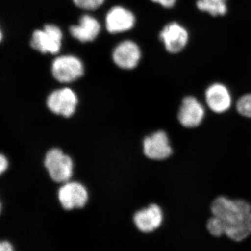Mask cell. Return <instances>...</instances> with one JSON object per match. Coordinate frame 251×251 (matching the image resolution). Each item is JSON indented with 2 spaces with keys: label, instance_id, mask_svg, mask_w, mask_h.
<instances>
[{
  "label": "cell",
  "instance_id": "6da1fadb",
  "mask_svg": "<svg viewBox=\"0 0 251 251\" xmlns=\"http://www.w3.org/2000/svg\"><path fill=\"white\" fill-rule=\"evenodd\" d=\"M211 212L206 227L211 235H226L236 242L251 235V203L249 201L219 196L211 203Z\"/></svg>",
  "mask_w": 251,
  "mask_h": 251
},
{
  "label": "cell",
  "instance_id": "7a4b0ae2",
  "mask_svg": "<svg viewBox=\"0 0 251 251\" xmlns=\"http://www.w3.org/2000/svg\"><path fill=\"white\" fill-rule=\"evenodd\" d=\"M44 166L54 182L64 184L70 181L74 175V161L72 157L61 149L52 148L46 153Z\"/></svg>",
  "mask_w": 251,
  "mask_h": 251
},
{
  "label": "cell",
  "instance_id": "3957f363",
  "mask_svg": "<svg viewBox=\"0 0 251 251\" xmlns=\"http://www.w3.org/2000/svg\"><path fill=\"white\" fill-rule=\"evenodd\" d=\"M143 149L147 158L158 162L166 161L174 153L169 135L163 129L157 130L145 137Z\"/></svg>",
  "mask_w": 251,
  "mask_h": 251
},
{
  "label": "cell",
  "instance_id": "277c9868",
  "mask_svg": "<svg viewBox=\"0 0 251 251\" xmlns=\"http://www.w3.org/2000/svg\"><path fill=\"white\" fill-rule=\"evenodd\" d=\"M78 97L69 87L52 91L46 99V107L54 115L68 118L74 115L78 105Z\"/></svg>",
  "mask_w": 251,
  "mask_h": 251
},
{
  "label": "cell",
  "instance_id": "5b68a950",
  "mask_svg": "<svg viewBox=\"0 0 251 251\" xmlns=\"http://www.w3.org/2000/svg\"><path fill=\"white\" fill-rule=\"evenodd\" d=\"M85 73L82 61L74 55H62L57 57L52 64L54 78L61 83H71L78 80Z\"/></svg>",
  "mask_w": 251,
  "mask_h": 251
},
{
  "label": "cell",
  "instance_id": "8992f818",
  "mask_svg": "<svg viewBox=\"0 0 251 251\" xmlns=\"http://www.w3.org/2000/svg\"><path fill=\"white\" fill-rule=\"evenodd\" d=\"M63 34L60 28L54 25H46L44 29L33 33L31 46L41 53L57 54L62 47Z\"/></svg>",
  "mask_w": 251,
  "mask_h": 251
},
{
  "label": "cell",
  "instance_id": "52a82bcc",
  "mask_svg": "<svg viewBox=\"0 0 251 251\" xmlns=\"http://www.w3.org/2000/svg\"><path fill=\"white\" fill-rule=\"evenodd\" d=\"M207 107L193 95H187L181 100L177 119L180 125L186 128H197L205 117Z\"/></svg>",
  "mask_w": 251,
  "mask_h": 251
},
{
  "label": "cell",
  "instance_id": "ba28073f",
  "mask_svg": "<svg viewBox=\"0 0 251 251\" xmlns=\"http://www.w3.org/2000/svg\"><path fill=\"white\" fill-rule=\"evenodd\" d=\"M57 198L63 209L67 211L82 209L89 201V193L78 181H67L59 188Z\"/></svg>",
  "mask_w": 251,
  "mask_h": 251
},
{
  "label": "cell",
  "instance_id": "9c48e42d",
  "mask_svg": "<svg viewBox=\"0 0 251 251\" xmlns=\"http://www.w3.org/2000/svg\"><path fill=\"white\" fill-rule=\"evenodd\" d=\"M204 99L206 106L216 114L228 111L234 104L229 87L221 82H212L206 87Z\"/></svg>",
  "mask_w": 251,
  "mask_h": 251
},
{
  "label": "cell",
  "instance_id": "30bf717a",
  "mask_svg": "<svg viewBox=\"0 0 251 251\" xmlns=\"http://www.w3.org/2000/svg\"><path fill=\"white\" fill-rule=\"evenodd\" d=\"M160 39L168 52L176 54L187 46L189 34L187 29L179 23L172 22L167 24L162 29Z\"/></svg>",
  "mask_w": 251,
  "mask_h": 251
},
{
  "label": "cell",
  "instance_id": "8fae6325",
  "mask_svg": "<svg viewBox=\"0 0 251 251\" xmlns=\"http://www.w3.org/2000/svg\"><path fill=\"white\" fill-rule=\"evenodd\" d=\"M163 219L164 216L161 206L153 203L137 211L133 216V222L140 232L150 233L161 227Z\"/></svg>",
  "mask_w": 251,
  "mask_h": 251
},
{
  "label": "cell",
  "instance_id": "7c38bea8",
  "mask_svg": "<svg viewBox=\"0 0 251 251\" xmlns=\"http://www.w3.org/2000/svg\"><path fill=\"white\" fill-rule=\"evenodd\" d=\"M141 58L140 48L132 41H125L119 44L112 52V59L117 67L126 70L134 69Z\"/></svg>",
  "mask_w": 251,
  "mask_h": 251
},
{
  "label": "cell",
  "instance_id": "4fadbf2b",
  "mask_svg": "<svg viewBox=\"0 0 251 251\" xmlns=\"http://www.w3.org/2000/svg\"><path fill=\"white\" fill-rule=\"evenodd\" d=\"M135 23L134 15L129 10L117 6L108 11L105 18V25L111 34L125 32L133 27Z\"/></svg>",
  "mask_w": 251,
  "mask_h": 251
},
{
  "label": "cell",
  "instance_id": "5bb4252c",
  "mask_svg": "<svg viewBox=\"0 0 251 251\" xmlns=\"http://www.w3.org/2000/svg\"><path fill=\"white\" fill-rule=\"evenodd\" d=\"M73 37L82 43L90 42L98 36L100 31L99 21L90 15H84L80 18L79 24L69 29Z\"/></svg>",
  "mask_w": 251,
  "mask_h": 251
},
{
  "label": "cell",
  "instance_id": "9a60e30c",
  "mask_svg": "<svg viewBox=\"0 0 251 251\" xmlns=\"http://www.w3.org/2000/svg\"><path fill=\"white\" fill-rule=\"evenodd\" d=\"M196 6L200 11L214 17L224 16L228 11L227 0H198Z\"/></svg>",
  "mask_w": 251,
  "mask_h": 251
},
{
  "label": "cell",
  "instance_id": "2e32d148",
  "mask_svg": "<svg viewBox=\"0 0 251 251\" xmlns=\"http://www.w3.org/2000/svg\"><path fill=\"white\" fill-rule=\"evenodd\" d=\"M235 108L242 116L251 119V93L241 96L236 101Z\"/></svg>",
  "mask_w": 251,
  "mask_h": 251
},
{
  "label": "cell",
  "instance_id": "e0dca14e",
  "mask_svg": "<svg viewBox=\"0 0 251 251\" xmlns=\"http://www.w3.org/2000/svg\"><path fill=\"white\" fill-rule=\"evenodd\" d=\"M77 7L85 10L98 9L103 4L105 0H73Z\"/></svg>",
  "mask_w": 251,
  "mask_h": 251
},
{
  "label": "cell",
  "instance_id": "ac0fdd59",
  "mask_svg": "<svg viewBox=\"0 0 251 251\" xmlns=\"http://www.w3.org/2000/svg\"><path fill=\"white\" fill-rule=\"evenodd\" d=\"M10 167L9 157L4 153L0 151V177L3 176L8 171Z\"/></svg>",
  "mask_w": 251,
  "mask_h": 251
},
{
  "label": "cell",
  "instance_id": "d6986e66",
  "mask_svg": "<svg viewBox=\"0 0 251 251\" xmlns=\"http://www.w3.org/2000/svg\"><path fill=\"white\" fill-rule=\"evenodd\" d=\"M151 1L155 3H158L163 7L170 9L175 6L176 0H151Z\"/></svg>",
  "mask_w": 251,
  "mask_h": 251
},
{
  "label": "cell",
  "instance_id": "ffe728a7",
  "mask_svg": "<svg viewBox=\"0 0 251 251\" xmlns=\"http://www.w3.org/2000/svg\"><path fill=\"white\" fill-rule=\"evenodd\" d=\"M0 251H15L14 246L8 241H0Z\"/></svg>",
  "mask_w": 251,
  "mask_h": 251
},
{
  "label": "cell",
  "instance_id": "44dd1931",
  "mask_svg": "<svg viewBox=\"0 0 251 251\" xmlns=\"http://www.w3.org/2000/svg\"><path fill=\"white\" fill-rule=\"evenodd\" d=\"M3 209H4V206H3V202L2 201H1V198H0V216H1V214H2Z\"/></svg>",
  "mask_w": 251,
  "mask_h": 251
},
{
  "label": "cell",
  "instance_id": "7402d4cb",
  "mask_svg": "<svg viewBox=\"0 0 251 251\" xmlns=\"http://www.w3.org/2000/svg\"><path fill=\"white\" fill-rule=\"evenodd\" d=\"M2 40V32H1V29H0V43Z\"/></svg>",
  "mask_w": 251,
  "mask_h": 251
}]
</instances>
